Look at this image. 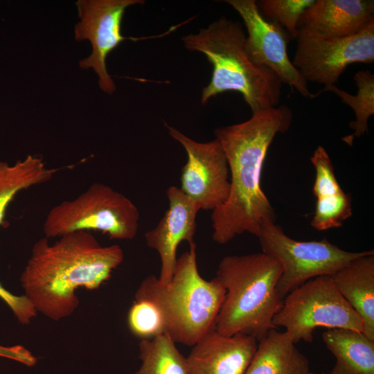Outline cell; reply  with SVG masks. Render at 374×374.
I'll return each mask as SVG.
<instances>
[{
	"mask_svg": "<svg viewBox=\"0 0 374 374\" xmlns=\"http://www.w3.org/2000/svg\"><path fill=\"white\" fill-rule=\"evenodd\" d=\"M292 112L285 105L252 113L248 120L215 130L225 154L231 190L226 202L212 211V238L226 244L244 233L258 235L267 221H275L274 210L261 186L267 151L278 133L288 130Z\"/></svg>",
	"mask_w": 374,
	"mask_h": 374,
	"instance_id": "obj_1",
	"label": "cell"
},
{
	"mask_svg": "<svg viewBox=\"0 0 374 374\" xmlns=\"http://www.w3.org/2000/svg\"><path fill=\"white\" fill-rule=\"evenodd\" d=\"M57 238L51 244L44 237L34 244L20 276L24 295L53 321L71 316L79 305L77 290L98 288L124 258L120 246H102L90 232Z\"/></svg>",
	"mask_w": 374,
	"mask_h": 374,
	"instance_id": "obj_2",
	"label": "cell"
},
{
	"mask_svg": "<svg viewBox=\"0 0 374 374\" xmlns=\"http://www.w3.org/2000/svg\"><path fill=\"white\" fill-rule=\"evenodd\" d=\"M181 40L187 50L205 55L213 66L211 80L202 91V105L218 94L235 91L252 113L278 106L283 83L271 70L252 60L240 22L222 17Z\"/></svg>",
	"mask_w": 374,
	"mask_h": 374,
	"instance_id": "obj_3",
	"label": "cell"
},
{
	"mask_svg": "<svg viewBox=\"0 0 374 374\" xmlns=\"http://www.w3.org/2000/svg\"><path fill=\"white\" fill-rule=\"evenodd\" d=\"M282 266L264 252L227 256L219 263L215 278L226 290L215 331L244 334L261 340L272 329L283 299L277 291Z\"/></svg>",
	"mask_w": 374,
	"mask_h": 374,
	"instance_id": "obj_4",
	"label": "cell"
},
{
	"mask_svg": "<svg viewBox=\"0 0 374 374\" xmlns=\"http://www.w3.org/2000/svg\"><path fill=\"white\" fill-rule=\"evenodd\" d=\"M226 290L215 278H203L197 268L196 245L177 259L171 280L162 284L151 275L141 283L135 299L155 303L163 312L166 334L175 342L193 346L215 330Z\"/></svg>",
	"mask_w": 374,
	"mask_h": 374,
	"instance_id": "obj_5",
	"label": "cell"
},
{
	"mask_svg": "<svg viewBox=\"0 0 374 374\" xmlns=\"http://www.w3.org/2000/svg\"><path fill=\"white\" fill-rule=\"evenodd\" d=\"M139 212L123 194L101 183L91 184L75 198L65 200L48 213L43 231L47 238L96 231L111 239L132 240L139 229Z\"/></svg>",
	"mask_w": 374,
	"mask_h": 374,
	"instance_id": "obj_6",
	"label": "cell"
},
{
	"mask_svg": "<svg viewBox=\"0 0 374 374\" xmlns=\"http://www.w3.org/2000/svg\"><path fill=\"white\" fill-rule=\"evenodd\" d=\"M294 344L311 343L316 328L362 331V320L335 286L330 276L312 278L290 292L273 319Z\"/></svg>",
	"mask_w": 374,
	"mask_h": 374,
	"instance_id": "obj_7",
	"label": "cell"
},
{
	"mask_svg": "<svg viewBox=\"0 0 374 374\" xmlns=\"http://www.w3.org/2000/svg\"><path fill=\"white\" fill-rule=\"evenodd\" d=\"M257 238L262 252L276 258L282 266L277 291L283 300L308 280L321 276H332L368 251H348L326 238L319 241L296 240L288 236L275 221L262 223Z\"/></svg>",
	"mask_w": 374,
	"mask_h": 374,
	"instance_id": "obj_8",
	"label": "cell"
},
{
	"mask_svg": "<svg viewBox=\"0 0 374 374\" xmlns=\"http://www.w3.org/2000/svg\"><path fill=\"white\" fill-rule=\"evenodd\" d=\"M292 61L304 80L328 87L338 81L348 66L374 62V22L360 32L325 37L299 31Z\"/></svg>",
	"mask_w": 374,
	"mask_h": 374,
	"instance_id": "obj_9",
	"label": "cell"
},
{
	"mask_svg": "<svg viewBox=\"0 0 374 374\" xmlns=\"http://www.w3.org/2000/svg\"><path fill=\"white\" fill-rule=\"evenodd\" d=\"M142 0H78L75 4L79 21L74 26L76 42L89 41L90 55L79 62L84 70L91 69L98 76V86L105 93L112 94L116 84L109 74L106 60L123 41H137L149 37H127L122 35V21L127 8L143 4Z\"/></svg>",
	"mask_w": 374,
	"mask_h": 374,
	"instance_id": "obj_10",
	"label": "cell"
},
{
	"mask_svg": "<svg viewBox=\"0 0 374 374\" xmlns=\"http://www.w3.org/2000/svg\"><path fill=\"white\" fill-rule=\"evenodd\" d=\"M166 126L187 154L181 171V190L200 210L213 211L220 207L229 196L231 183L227 160L219 141L198 142L172 126Z\"/></svg>",
	"mask_w": 374,
	"mask_h": 374,
	"instance_id": "obj_11",
	"label": "cell"
},
{
	"mask_svg": "<svg viewBox=\"0 0 374 374\" xmlns=\"http://www.w3.org/2000/svg\"><path fill=\"white\" fill-rule=\"evenodd\" d=\"M238 12L247 30V49L252 60L271 70L305 98H312L308 82L290 60L287 44L292 39L278 24L264 18L255 0H226Z\"/></svg>",
	"mask_w": 374,
	"mask_h": 374,
	"instance_id": "obj_12",
	"label": "cell"
},
{
	"mask_svg": "<svg viewBox=\"0 0 374 374\" xmlns=\"http://www.w3.org/2000/svg\"><path fill=\"white\" fill-rule=\"evenodd\" d=\"M168 208L157 226L147 231V245L154 249L161 260L159 280L168 284L172 279L177 262V250L183 241L194 242L196 217L200 208L189 199L179 187L167 190Z\"/></svg>",
	"mask_w": 374,
	"mask_h": 374,
	"instance_id": "obj_13",
	"label": "cell"
},
{
	"mask_svg": "<svg viewBox=\"0 0 374 374\" xmlns=\"http://www.w3.org/2000/svg\"><path fill=\"white\" fill-rule=\"evenodd\" d=\"M250 335L212 330L193 346L186 358L190 374H244L258 346Z\"/></svg>",
	"mask_w": 374,
	"mask_h": 374,
	"instance_id": "obj_14",
	"label": "cell"
},
{
	"mask_svg": "<svg viewBox=\"0 0 374 374\" xmlns=\"http://www.w3.org/2000/svg\"><path fill=\"white\" fill-rule=\"evenodd\" d=\"M372 22L373 0H314L301 16L298 30L341 37L357 33Z\"/></svg>",
	"mask_w": 374,
	"mask_h": 374,
	"instance_id": "obj_15",
	"label": "cell"
},
{
	"mask_svg": "<svg viewBox=\"0 0 374 374\" xmlns=\"http://www.w3.org/2000/svg\"><path fill=\"white\" fill-rule=\"evenodd\" d=\"M315 170L312 191L315 211L310 222L317 231L338 228L352 215L351 197L339 185L330 157L323 146H318L310 157Z\"/></svg>",
	"mask_w": 374,
	"mask_h": 374,
	"instance_id": "obj_16",
	"label": "cell"
},
{
	"mask_svg": "<svg viewBox=\"0 0 374 374\" xmlns=\"http://www.w3.org/2000/svg\"><path fill=\"white\" fill-rule=\"evenodd\" d=\"M330 277L341 295L362 318V332L374 340V251L353 259Z\"/></svg>",
	"mask_w": 374,
	"mask_h": 374,
	"instance_id": "obj_17",
	"label": "cell"
},
{
	"mask_svg": "<svg viewBox=\"0 0 374 374\" xmlns=\"http://www.w3.org/2000/svg\"><path fill=\"white\" fill-rule=\"evenodd\" d=\"M308 358L285 332L271 330L258 342L255 354L244 374H308Z\"/></svg>",
	"mask_w": 374,
	"mask_h": 374,
	"instance_id": "obj_18",
	"label": "cell"
},
{
	"mask_svg": "<svg viewBox=\"0 0 374 374\" xmlns=\"http://www.w3.org/2000/svg\"><path fill=\"white\" fill-rule=\"evenodd\" d=\"M322 339L336 359L330 374H374V340L341 328L328 329Z\"/></svg>",
	"mask_w": 374,
	"mask_h": 374,
	"instance_id": "obj_19",
	"label": "cell"
},
{
	"mask_svg": "<svg viewBox=\"0 0 374 374\" xmlns=\"http://www.w3.org/2000/svg\"><path fill=\"white\" fill-rule=\"evenodd\" d=\"M57 171L47 168L35 155L29 154L12 165L0 161V226L5 225L6 211L18 193L50 181Z\"/></svg>",
	"mask_w": 374,
	"mask_h": 374,
	"instance_id": "obj_20",
	"label": "cell"
},
{
	"mask_svg": "<svg viewBox=\"0 0 374 374\" xmlns=\"http://www.w3.org/2000/svg\"><path fill=\"white\" fill-rule=\"evenodd\" d=\"M141 366L133 374H190L186 358L166 334L139 344Z\"/></svg>",
	"mask_w": 374,
	"mask_h": 374,
	"instance_id": "obj_21",
	"label": "cell"
},
{
	"mask_svg": "<svg viewBox=\"0 0 374 374\" xmlns=\"http://www.w3.org/2000/svg\"><path fill=\"white\" fill-rule=\"evenodd\" d=\"M357 87L356 95L344 91L335 85L324 87L317 94L332 91L339 96L341 102L350 106L355 115V120L349 123L354 132L344 137V141L351 145L355 138L361 137L368 132V121L374 114V75L369 70H361L354 75Z\"/></svg>",
	"mask_w": 374,
	"mask_h": 374,
	"instance_id": "obj_22",
	"label": "cell"
},
{
	"mask_svg": "<svg viewBox=\"0 0 374 374\" xmlns=\"http://www.w3.org/2000/svg\"><path fill=\"white\" fill-rule=\"evenodd\" d=\"M127 324L131 332L142 340L166 333L162 311L148 299H135L128 312Z\"/></svg>",
	"mask_w": 374,
	"mask_h": 374,
	"instance_id": "obj_23",
	"label": "cell"
},
{
	"mask_svg": "<svg viewBox=\"0 0 374 374\" xmlns=\"http://www.w3.org/2000/svg\"><path fill=\"white\" fill-rule=\"evenodd\" d=\"M314 1V0L256 1L262 16L283 28L291 38L297 37L299 21L305 10Z\"/></svg>",
	"mask_w": 374,
	"mask_h": 374,
	"instance_id": "obj_24",
	"label": "cell"
},
{
	"mask_svg": "<svg viewBox=\"0 0 374 374\" xmlns=\"http://www.w3.org/2000/svg\"><path fill=\"white\" fill-rule=\"evenodd\" d=\"M0 299L11 309L21 324H28L37 315V310L25 296H17L6 290L0 283Z\"/></svg>",
	"mask_w": 374,
	"mask_h": 374,
	"instance_id": "obj_25",
	"label": "cell"
},
{
	"mask_svg": "<svg viewBox=\"0 0 374 374\" xmlns=\"http://www.w3.org/2000/svg\"><path fill=\"white\" fill-rule=\"evenodd\" d=\"M0 357L13 359L27 366H33L37 362V357L30 350L21 345L13 346L0 345Z\"/></svg>",
	"mask_w": 374,
	"mask_h": 374,
	"instance_id": "obj_26",
	"label": "cell"
},
{
	"mask_svg": "<svg viewBox=\"0 0 374 374\" xmlns=\"http://www.w3.org/2000/svg\"><path fill=\"white\" fill-rule=\"evenodd\" d=\"M308 374H314V373H312V371H310V373H308Z\"/></svg>",
	"mask_w": 374,
	"mask_h": 374,
	"instance_id": "obj_27",
	"label": "cell"
}]
</instances>
